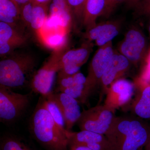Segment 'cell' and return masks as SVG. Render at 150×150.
<instances>
[{"instance_id":"cell-20","label":"cell","mask_w":150,"mask_h":150,"mask_svg":"<svg viewBox=\"0 0 150 150\" xmlns=\"http://www.w3.org/2000/svg\"><path fill=\"white\" fill-rule=\"evenodd\" d=\"M48 15H55L64 22L65 27L70 30L74 19L67 0H52Z\"/></svg>"},{"instance_id":"cell-4","label":"cell","mask_w":150,"mask_h":150,"mask_svg":"<svg viewBox=\"0 0 150 150\" xmlns=\"http://www.w3.org/2000/svg\"><path fill=\"white\" fill-rule=\"evenodd\" d=\"M67 46L53 51L43 66L35 72L30 83L32 92L43 97L53 92L52 89L55 77L60 71L61 59L67 50Z\"/></svg>"},{"instance_id":"cell-14","label":"cell","mask_w":150,"mask_h":150,"mask_svg":"<svg viewBox=\"0 0 150 150\" xmlns=\"http://www.w3.org/2000/svg\"><path fill=\"white\" fill-rule=\"evenodd\" d=\"M120 29L119 23L108 21L97 24L86 30L85 38L86 41L95 43L98 47L104 46L112 40L119 33Z\"/></svg>"},{"instance_id":"cell-35","label":"cell","mask_w":150,"mask_h":150,"mask_svg":"<svg viewBox=\"0 0 150 150\" xmlns=\"http://www.w3.org/2000/svg\"><path fill=\"white\" fill-rule=\"evenodd\" d=\"M20 150H34L29 145H28L27 146L23 148V149H21Z\"/></svg>"},{"instance_id":"cell-30","label":"cell","mask_w":150,"mask_h":150,"mask_svg":"<svg viewBox=\"0 0 150 150\" xmlns=\"http://www.w3.org/2000/svg\"><path fill=\"white\" fill-rule=\"evenodd\" d=\"M70 150H93L84 146H69Z\"/></svg>"},{"instance_id":"cell-36","label":"cell","mask_w":150,"mask_h":150,"mask_svg":"<svg viewBox=\"0 0 150 150\" xmlns=\"http://www.w3.org/2000/svg\"><path fill=\"white\" fill-rule=\"evenodd\" d=\"M150 17V16H149ZM149 33H150V21H149ZM149 49H150V48H149Z\"/></svg>"},{"instance_id":"cell-16","label":"cell","mask_w":150,"mask_h":150,"mask_svg":"<svg viewBox=\"0 0 150 150\" xmlns=\"http://www.w3.org/2000/svg\"><path fill=\"white\" fill-rule=\"evenodd\" d=\"M26 36L15 28L0 21V42L8 43L15 49L27 43Z\"/></svg>"},{"instance_id":"cell-15","label":"cell","mask_w":150,"mask_h":150,"mask_svg":"<svg viewBox=\"0 0 150 150\" xmlns=\"http://www.w3.org/2000/svg\"><path fill=\"white\" fill-rule=\"evenodd\" d=\"M135 84L141 89L133 105V114L147 122H150V84L136 79Z\"/></svg>"},{"instance_id":"cell-34","label":"cell","mask_w":150,"mask_h":150,"mask_svg":"<svg viewBox=\"0 0 150 150\" xmlns=\"http://www.w3.org/2000/svg\"><path fill=\"white\" fill-rule=\"evenodd\" d=\"M144 150H150V138L148 141L147 144L145 146Z\"/></svg>"},{"instance_id":"cell-33","label":"cell","mask_w":150,"mask_h":150,"mask_svg":"<svg viewBox=\"0 0 150 150\" xmlns=\"http://www.w3.org/2000/svg\"><path fill=\"white\" fill-rule=\"evenodd\" d=\"M141 0H127L126 2L129 5L135 6Z\"/></svg>"},{"instance_id":"cell-28","label":"cell","mask_w":150,"mask_h":150,"mask_svg":"<svg viewBox=\"0 0 150 150\" xmlns=\"http://www.w3.org/2000/svg\"><path fill=\"white\" fill-rule=\"evenodd\" d=\"M126 1L127 0H104V9L101 16L109 17L119 5Z\"/></svg>"},{"instance_id":"cell-3","label":"cell","mask_w":150,"mask_h":150,"mask_svg":"<svg viewBox=\"0 0 150 150\" xmlns=\"http://www.w3.org/2000/svg\"><path fill=\"white\" fill-rule=\"evenodd\" d=\"M36 67L35 58L30 54L22 53L5 57L0 62V84L11 88L30 84Z\"/></svg>"},{"instance_id":"cell-1","label":"cell","mask_w":150,"mask_h":150,"mask_svg":"<svg viewBox=\"0 0 150 150\" xmlns=\"http://www.w3.org/2000/svg\"><path fill=\"white\" fill-rule=\"evenodd\" d=\"M148 123L133 114L115 116L105 137L114 150H144L150 137Z\"/></svg>"},{"instance_id":"cell-5","label":"cell","mask_w":150,"mask_h":150,"mask_svg":"<svg viewBox=\"0 0 150 150\" xmlns=\"http://www.w3.org/2000/svg\"><path fill=\"white\" fill-rule=\"evenodd\" d=\"M112 41L99 47L92 59L89 67L88 74L84 91L81 103L85 104L97 86L100 84L103 76L114 53Z\"/></svg>"},{"instance_id":"cell-24","label":"cell","mask_w":150,"mask_h":150,"mask_svg":"<svg viewBox=\"0 0 150 150\" xmlns=\"http://www.w3.org/2000/svg\"><path fill=\"white\" fill-rule=\"evenodd\" d=\"M87 0H67L71 11L73 19L78 24L82 25Z\"/></svg>"},{"instance_id":"cell-19","label":"cell","mask_w":150,"mask_h":150,"mask_svg":"<svg viewBox=\"0 0 150 150\" xmlns=\"http://www.w3.org/2000/svg\"><path fill=\"white\" fill-rule=\"evenodd\" d=\"M69 32L63 30L42 33L38 36L45 46L53 51H56L67 46Z\"/></svg>"},{"instance_id":"cell-2","label":"cell","mask_w":150,"mask_h":150,"mask_svg":"<svg viewBox=\"0 0 150 150\" xmlns=\"http://www.w3.org/2000/svg\"><path fill=\"white\" fill-rule=\"evenodd\" d=\"M29 129L33 137L46 150H69L66 130L59 127L41 96L30 119Z\"/></svg>"},{"instance_id":"cell-23","label":"cell","mask_w":150,"mask_h":150,"mask_svg":"<svg viewBox=\"0 0 150 150\" xmlns=\"http://www.w3.org/2000/svg\"><path fill=\"white\" fill-rule=\"evenodd\" d=\"M86 78L80 71L74 74L58 79V87L56 92L76 84H85Z\"/></svg>"},{"instance_id":"cell-22","label":"cell","mask_w":150,"mask_h":150,"mask_svg":"<svg viewBox=\"0 0 150 150\" xmlns=\"http://www.w3.org/2000/svg\"><path fill=\"white\" fill-rule=\"evenodd\" d=\"M28 145L22 138L8 134L1 138L0 150H20Z\"/></svg>"},{"instance_id":"cell-18","label":"cell","mask_w":150,"mask_h":150,"mask_svg":"<svg viewBox=\"0 0 150 150\" xmlns=\"http://www.w3.org/2000/svg\"><path fill=\"white\" fill-rule=\"evenodd\" d=\"M20 20V8L13 0H0V21L16 28Z\"/></svg>"},{"instance_id":"cell-21","label":"cell","mask_w":150,"mask_h":150,"mask_svg":"<svg viewBox=\"0 0 150 150\" xmlns=\"http://www.w3.org/2000/svg\"><path fill=\"white\" fill-rule=\"evenodd\" d=\"M34 4V3H33ZM48 5L34 4L30 27L38 34L43 28L48 15Z\"/></svg>"},{"instance_id":"cell-8","label":"cell","mask_w":150,"mask_h":150,"mask_svg":"<svg viewBox=\"0 0 150 150\" xmlns=\"http://www.w3.org/2000/svg\"><path fill=\"white\" fill-rule=\"evenodd\" d=\"M94 44L86 41L79 48L67 50L60 62L58 79L74 74L80 71L81 67L87 62Z\"/></svg>"},{"instance_id":"cell-37","label":"cell","mask_w":150,"mask_h":150,"mask_svg":"<svg viewBox=\"0 0 150 150\" xmlns=\"http://www.w3.org/2000/svg\"><path fill=\"white\" fill-rule=\"evenodd\" d=\"M147 16H150V11L149 12V13H148V14L147 15Z\"/></svg>"},{"instance_id":"cell-27","label":"cell","mask_w":150,"mask_h":150,"mask_svg":"<svg viewBox=\"0 0 150 150\" xmlns=\"http://www.w3.org/2000/svg\"><path fill=\"white\" fill-rule=\"evenodd\" d=\"M137 79L145 83L150 84V49L145 59V64L139 77Z\"/></svg>"},{"instance_id":"cell-31","label":"cell","mask_w":150,"mask_h":150,"mask_svg":"<svg viewBox=\"0 0 150 150\" xmlns=\"http://www.w3.org/2000/svg\"><path fill=\"white\" fill-rule=\"evenodd\" d=\"M52 0H31L34 4L44 5H48V4Z\"/></svg>"},{"instance_id":"cell-13","label":"cell","mask_w":150,"mask_h":150,"mask_svg":"<svg viewBox=\"0 0 150 150\" xmlns=\"http://www.w3.org/2000/svg\"><path fill=\"white\" fill-rule=\"evenodd\" d=\"M130 64L129 60L125 56L120 53L114 52L100 82V98H102L103 94H105L108 87L112 83L122 78V77L129 70Z\"/></svg>"},{"instance_id":"cell-9","label":"cell","mask_w":150,"mask_h":150,"mask_svg":"<svg viewBox=\"0 0 150 150\" xmlns=\"http://www.w3.org/2000/svg\"><path fill=\"white\" fill-rule=\"evenodd\" d=\"M135 87V83L126 79L117 80L106 90L103 105L115 112V110L129 103L134 95Z\"/></svg>"},{"instance_id":"cell-25","label":"cell","mask_w":150,"mask_h":150,"mask_svg":"<svg viewBox=\"0 0 150 150\" xmlns=\"http://www.w3.org/2000/svg\"><path fill=\"white\" fill-rule=\"evenodd\" d=\"M45 98L46 107L54 121L60 128L66 130L64 119L59 108L54 101L47 98L45 97Z\"/></svg>"},{"instance_id":"cell-29","label":"cell","mask_w":150,"mask_h":150,"mask_svg":"<svg viewBox=\"0 0 150 150\" xmlns=\"http://www.w3.org/2000/svg\"><path fill=\"white\" fill-rule=\"evenodd\" d=\"M135 7L139 14L147 16L150 11V0H141Z\"/></svg>"},{"instance_id":"cell-12","label":"cell","mask_w":150,"mask_h":150,"mask_svg":"<svg viewBox=\"0 0 150 150\" xmlns=\"http://www.w3.org/2000/svg\"><path fill=\"white\" fill-rule=\"evenodd\" d=\"M69 146H81L93 150H114L107 137L104 135L83 130L73 132L66 130Z\"/></svg>"},{"instance_id":"cell-26","label":"cell","mask_w":150,"mask_h":150,"mask_svg":"<svg viewBox=\"0 0 150 150\" xmlns=\"http://www.w3.org/2000/svg\"><path fill=\"white\" fill-rule=\"evenodd\" d=\"M34 4L32 1L20 7L21 20L26 26L30 27Z\"/></svg>"},{"instance_id":"cell-17","label":"cell","mask_w":150,"mask_h":150,"mask_svg":"<svg viewBox=\"0 0 150 150\" xmlns=\"http://www.w3.org/2000/svg\"><path fill=\"white\" fill-rule=\"evenodd\" d=\"M104 7V0L87 1L82 23L86 30L96 24L97 19L102 16Z\"/></svg>"},{"instance_id":"cell-32","label":"cell","mask_w":150,"mask_h":150,"mask_svg":"<svg viewBox=\"0 0 150 150\" xmlns=\"http://www.w3.org/2000/svg\"><path fill=\"white\" fill-rule=\"evenodd\" d=\"M18 6L20 8L21 6L23 5L26 3L29 2L31 0H13Z\"/></svg>"},{"instance_id":"cell-6","label":"cell","mask_w":150,"mask_h":150,"mask_svg":"<svg viewBox=\"0 0 150 150\" xmlns=\"http://www.w3.org/2000/svg\"><path fill=\"white\" fill-rule=\"evenodd\" d=\"M31 94L17 93L0 84L1 122L9 123L17 120L28 108Z\"/></svg>"},{"instance_id":"cell-7","label":"cell","mask_w":150,"mask_h":150,"mask_svg":"<svg viewBox=\"0 0 150 150\" xmlns=\"http://www.w3.org/2000/svg\"><path fill=\"white\" fill-rule=\"evenodd\" d=\"M115 116L103 105H98L81 112L76 124L81 131L86 130L106 135Z\"/></svg>"},{"instance_id":"cell-11","label":"cell","mask_w":150,"mask_h":150,"mask_svg":"<svg viewBox=\"0 0 150 150\" xmlns=\"http://www.w3.org/2000/svg\"><path fill=\"white\" fill-rule=\"evenodd\" d=\"M44 97L51 100L57 105L64 119L66 130L71 131L81 114L79 100L67 94L56 92H53Z\"/></svg>"},{"instance_id":"cell-10","label":"cell","mask_w":150,"mask_h":150,"mask_svg":"<svg viewBox=\"0 0 150 150\" xmlns=\"http://www.w3.org/2000/svg\"><path fill=\"white\" fill-rule=\"evenodd\" d=\"M146 41L144 35L139 30L131 29L126 33L119 45L118 51L129 60L137 64L146 54Z\"/></svg>"}]
</instances>
